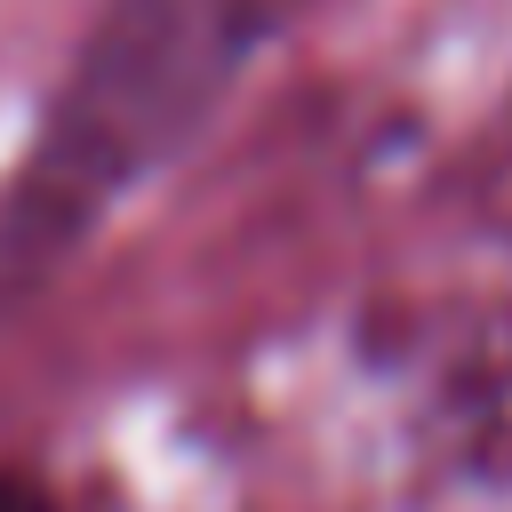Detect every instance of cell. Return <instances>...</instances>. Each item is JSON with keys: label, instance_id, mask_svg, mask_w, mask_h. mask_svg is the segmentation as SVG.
Returning <instances> with one entry per match:
<instances>
[{"label": "cell", "instance_id": "cell-1", "mask_svg": "<svg viewBox=\"0 0 512 512\" xmlns=\"http://www.w3.org/2000/svg\"><path fill=\"white\" fill-rule=\"evenodd\" d=\"M312 0H96L0 176V320L72 272L288 40Z\"/></svg>", "mask_w": 512, "mask_h": 512}, {"label": "cell", "instance_id": "cell-2", "mask_svg": "<svg viewBox=\"0 0 512 512\" xmlns=\"http://www.w3.org/2000/svg\"><path fill=\"white\" fill-rule=\"evenodd\" d=\"M0 512H64V504H56V488H48L40 472L0 464Z\"/></svg>", "mask_w": 512, "mask_h": 512}]
</instances>
